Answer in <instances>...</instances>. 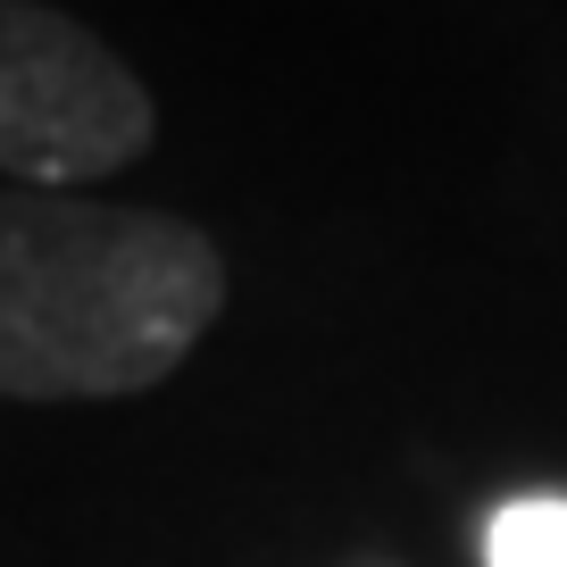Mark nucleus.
<instances>
[{
	"label": "nucleus",
	"mask_w": 567,
	"mask_h": 567,
	"mask_svg": "<svg viewBox=\"0 0 567 567\" xmlns=\"http://www.w3.org/2000/svg\"><path fill=\"white\" fill-rule=\"evenodd\" d=\"M226 309L200 226L84 193H0V392L125 401L193 359Z\"/></svg>",
	"instance_id": "nucleus-1"
},
{
	"label": "nucleus",
	"mask_w": 567,
	"mask_h": 567,
	"mask_svg": "<svg viewBox=\"0 0 567 567\" xmlns=\"http://www.w3.org/2000/svg\"><path fill=\"white\" fill-rule=\"evenodd\" d=\"M159 117L142 75L92 25L42 0H0V176L68 193L101 184L151 151Z\"/></svg>",
	"instance_id": "nucleus-2"
},
{
	"label": "nucleus",
	"mask_w": 567,
	"mask_h": 567,
	"mask_svg": "<svg viewBox=\"0 0 567 567\" xmlns=\"http://www.w3.org/2000/svg\"><path fill=\"white\" fill-rule=\"evenodd\" d=\"M484 567H567V493L501 501L484 526Z\"/></svg>",
	"instance_id": "nucleus-3"
}]
</instances>
